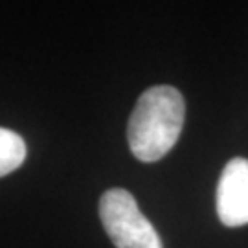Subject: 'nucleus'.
<instances>
[{
	"label": "nucleus",
	"instance_id": "20e7f679",
	"mask_svg": "<svg viewBox=\"0 0 248 248\" xmlns=\"http://www.w3.org/2000/svg\"><path fill=\"white\" fill-rule=\"evenodd\" d=\"M26 158V143L17 133L0 127V177H6L22 166Z\"/></svg>",
	"mask_w": 248,
	"mask_h": 248
},
{
	"label": "nucleus",
	"instance_id": "7ed1b4c3",
	"mask_svg": "<svg viewBox=\"0 0 248 248\" xmlns=\"http://www.w3.org/2000/svg\"><path fill=\"white\" fill-rule=\"evenodd\" d=\"M217 215L224 226L248 224V160L232 158L217 186Z\"/></svg>",
	"mask_w": 248,
	"mask_h": 248
},
{
	"label": "nucleus",
	"instance_id": "f03ea898",
	"mask_svg": "<svg viewBox=\"0 0 248 248\" xmlns=\"http://www.w3.org/2000/svg\"><path fill=\"white\" fill-rule=\"evenodd\" d=\"M99 217L116 248H162L160 235L125 189L114 187L103 193Z\"/></svg>",
	"mask_w": 248,
	"mask_h": 248
},
{
	"label": "nucleus",
	"instance_id": "f257e3e1",
	"mask_svg": "<svg viewBox=\"0 0 248 248\" xmlns=\"http://www.w3.org/2000/svg\"><path fill=\"white\" fill-rule=\"evenodd\" d=\"M184 98L177 89L158 85L145 90L134 107L127 142L142 162H156L175 147L184 125Z\"/></svg>",
	"mask_w": 248,
	"mask_h": 248
}]
</instances>
